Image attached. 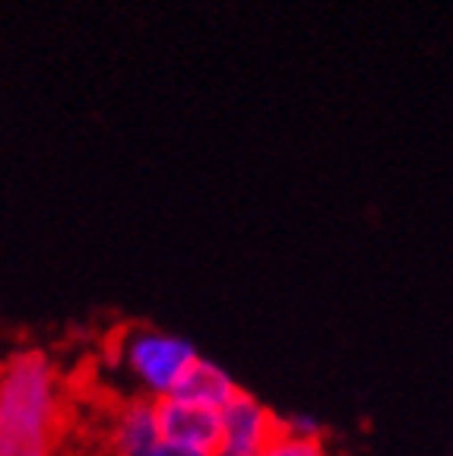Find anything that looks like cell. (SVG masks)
Returning <instances> with one entry per match:
<instances>
[{
  "mask_svg": "<svg viewBox=\"0 0 453 456\" xmlns=\"http://www.w3.org/2000/svg\"><path fill=\"white\" fill-rule=\"evenodd\" d=\"M120 358L149 393L162 399L177 390V384L185 380V374L200 355L181 336L152 327H130L120 333Z\"/></svg>",
  "mask_w": 453,
  "mask_h": 456,
  "instance_id": "obj_2",
  "label": "cell"
},
{
  "mask_svg": "<svg viewBox=\"0 0 453 456\" xmlns=\"http://www.w3.org/2000/svg\"><path fill=\"white\" fill-rule=\"evenodd\" d=\"M134 456H187V453H181V450H175V447H169V444L159 437L156 444H149L146 450H140V453H134Z\"/></svg>",
  "mask_w": 453,
  "mask_h": 456,
  "instance_id": "obj_8",
  "label": "cell"
},
{
  "mask_svg": "<svg viewBox=\"0 0 453 456\" xmlns=\"http://www.w3.org/2000/svg\"><path fill=\"white\" fill-rule=\"evenodd\" d=\"M61 431V387L45 352L0 364V456H51Z\"/></svg>",
  "mask_w": 453,
  "mask_h": 456,
  "instance_id": "obj_1",
  "label": "cell"
},
{
  "mask_svg": "<svg viewBox=\"0 0 453 456\" xmlns=\"http://www.w3.org/2000/svg\"><path fill=\"white\" fill-rule=\"evenodd\" d=\"M238 393H241V387L228 378L219 364L206 362V358H197L171 396L187 399V403H194V406H206V409L222 412V409H226Z\"/></svg>",
  "mask_w": 453,
  "mask_h": 456,
  "instance_id": "obj_5",
  "label": "cell"
},
{
  "mask_svg": "<svg viewBox=\"0 0 453 456\" xmlns=\"http://www.w3.org/2000/svg\"><path fill=\"white\" fill-rule=\"evenodd\" d=\"M285 428H289V435L308 437V441H320L324 437V428L314 419H308V415H292V419H285Z\"/></svg>",
  "mask_w": 453,
  "mask_h": 456,
  "instance_id": "obj_7",
  "label": "cell"
},
{
  "mask_svg": "<svg viewBox=\"0 0 453 456\" xmlns=\"http://www.w3.org/2000/svg\"><path fill=\"white\" fill-rule=\"evenodd\" d=\"M159 435L169 447L187 456H219L222 450V412L206 406H194L187 399L162 396L156 399Z\"/></svg>",
  "mask_w": 453,
  "mask_h": 456,
  "instance_id": "obj_3",
  "label": "cell"
},
{
  "mask_svg": "<svg viewBox=\"0 0 453 456\" xmlns=\"http://www.w3.org/2000/svg\"><path fill=\"white\" fill-rule=\"evenodd\" d=\"M222 450L219 456H260L285 431V421L263 409L251 393L241 390L222 409Z\"/></svg>",
  "mask_w": 453,
  "mask_h": 456,
  "instance_id": "obj_4",
  "label": "cell"
},
{
  "mask_svg": "<svg viewBox=\"0 0 453 456\" xmlns=\"http://www.w3.org/2000/svg\"><path fill=\"white\" fill-rule=\"evenodd\" d=\"M260 456H326V453H324V444H320V441L295 437V435H289V428H285L283 435L269 444Z\"/></svg>",
  "mask_w": 453,
  "mask_h": 456,
  "instance_id": "obj_6",
  "label": "cell"
}]
</instances>
